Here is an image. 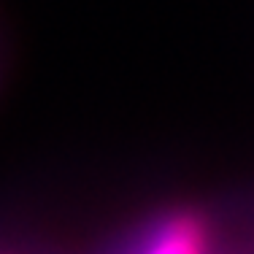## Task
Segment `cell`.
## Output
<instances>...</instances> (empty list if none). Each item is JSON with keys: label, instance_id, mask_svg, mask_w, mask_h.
Masks as SVG:
<instances>
[{"label": "cell", "instance_id": "6da1fadb", "mask_svg": "<svg viewBox=\"0 0 254 254\" xmlns=\"http://www.w3.org/2000/svg\"><path fill=\"white\" fill-rule=\"evenodd\" d=\"M135 254H205L203 225L192 216H173L162 222Z\"/></svg>", "mask_w": 254, "mask_h": 254}]
</instances>
